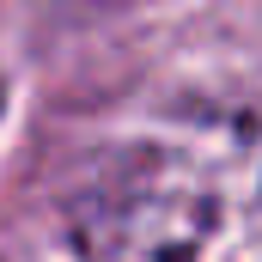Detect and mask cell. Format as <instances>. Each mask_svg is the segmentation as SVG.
Segmentation results:
<instances>
[{"label":"cell","mask_w":262,"mask_h":262,"mask_svg":"<svg viewBox=\"0 0 262 262\" xmlns=\"http://www.w3.org/2000/svg\"><path fill=\"white\" fill-rule=\"evenodd\" d=\"M73 244L85 262H262V104L122 146L73 201Z\"/></svg>","instance_id":"1"}]
</instances>
